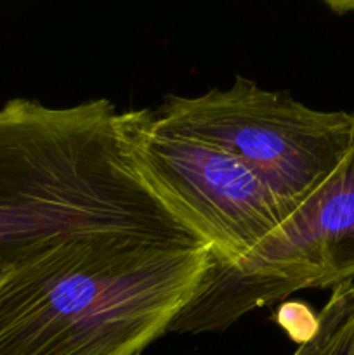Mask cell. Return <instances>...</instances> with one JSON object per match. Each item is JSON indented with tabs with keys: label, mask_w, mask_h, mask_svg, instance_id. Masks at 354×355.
I'll list each match as a JSON object with an SVG mask.
<instances>
[{
	"label": "cell",
	"mask_w": 354,
	"mask_h": 355,
	"mask_svg": "<svg viewBox=\"0 0 354 355\" xmlns=\"http://www.w3.org/2000/svg\"><path fill=\"white\" fill-rule=\"evenodd\" d=\"M295 355H354V284L335 286L318 314V329Z\"/></svg>",
	"instance_id": "52a82bcc"
},
{
	"label": "cell",
	"mask_w": 354,
	"mask_h": 355,
	"mask_svg": "<svg viewBox=\"0 0 354 355\" xmlns=\"http://www.w3.org/2000/svg\"><path fill=\"white\" fill-rule=\"evenodd\" d=\"M294 355H295V354H294Z\"/></svg>",
	"instance_id": "30bf717a"
},
{
	"label": "cell",
	"mask_w": 354,
	"mask_h": 355,
	"mask_svg": "<svg viewBox=\"0 0 354 355\" xmlns=\"http://www.w3.org/2000/svg\"><path fill=\"white\" fill-rule=\"evenodd\" d=\"M210 248L78 239L0 281V355H139L196 293Z\"/></svg>",
	"instance_id": "7a4b0ae2"
},
{
	"label": "cell",
	"mask_w": 354,
	"mask_h": 355,
	"mask_svg": "<svg viewBox=\"0 0 354 355\" xmlns=\"http://www.w3.org/2000/svg\"><path fill=\"white\" fill-rule=\"evenodd\" d=\"M158 125L224 149L294 214L332 175L353 142V113L318 111L236 76L229 89L169 96Z\"/></svg>",
	"instance_id": "3957f363"
},
{
	"label": "cell",
	"mask_w": 354,
	"mask_h": 355,
	"mask_svg": "<svg viewBox=\"0 0 354 355\" xmlns=\"http://www.w3.org/2000/svg\"><path fill=\"white\" fill-rule=\"evenodd\" d=\"M276 281L245 274L233 263L212 257L201 284L186 307L179 312L169 331H222L243 314L288 297Z\"/></svg>",
	"instance_id": "8992f818"
},
{
	"label": "cell",
	"mask_w": 354,
	"mask_h": 355,
	"mask_svg": "<svg viewBox=\"0 0 354 355\" xmlns=\"http://www.w3.org/2000/svg\"><path fill=\"white\" fill-rule=\"evenodd\" d=\"M10 269H12V266L7 262H3V260H0V281L3 279V277L7 276V274L10 272Z\"/></svg>",
	"instance_id": "9c48e42d"
},
{
	"label": "cell",
	"mask_w": 354,
	"mask_h": 355,
	"mask_svg": "<svg viewBox=\"0 0 354 355\" xmlns=\"http://www.w3.org/2000/svg\"><path fill=\"white\" fill-rule=\"evenodd\" d=\"M233 266L245 274L276 281L290 293L353 283L354 113L353 142L335 172L280 229Z\"/></svg>",
	"instance_id": "5b68a950"
},
{
	"label": "cell",
	"mask_w": 354,
	"mask_h": 355,
	"mask_svg": "<svg viewBox=\"0 0 354 355\" xmlns=\"http://www.w3.org/2000/svg\"><path fill=\"white\" fill-rule=\"evenodd\" d=\"M121 127L146 187L217 260L242 262L292 215L245 163L167 130L155 111H125Z\"/></svg>",
	"instance_id": "277c9868"
},
{
	"label": "cell",
	"mask_w": 354,
	"mask_h": 355,
	"mask_svg": "<svg viewBox=\"0 0 354 355\" xmlns=\"http://www.w3.org/2000/svg\"><path fill=\"white\" fill-rule=\"evenodd\" d=\"M167 225L110 101L0 107V260L14 267L78 239H160Z\"/></svg>",
	"instance_id": "6da1fadb"
},
{
	"label": "cell",
	"mask_w": 354,
	"mask_h": 355,
	"mask_svg": "<svg viewBox=\"0 0 354 355\" xmlns=\"http://www.w3.org/2000/svg\"><path fill=\"white\" fill-rule=\"evenodd\" d=\"M278 322L301 345L311 340L318 329V315L312 314L304 304L283 305L278 312Z\"/></svg>",
	"instance_id": "ba28073f"
}]
</instances>
